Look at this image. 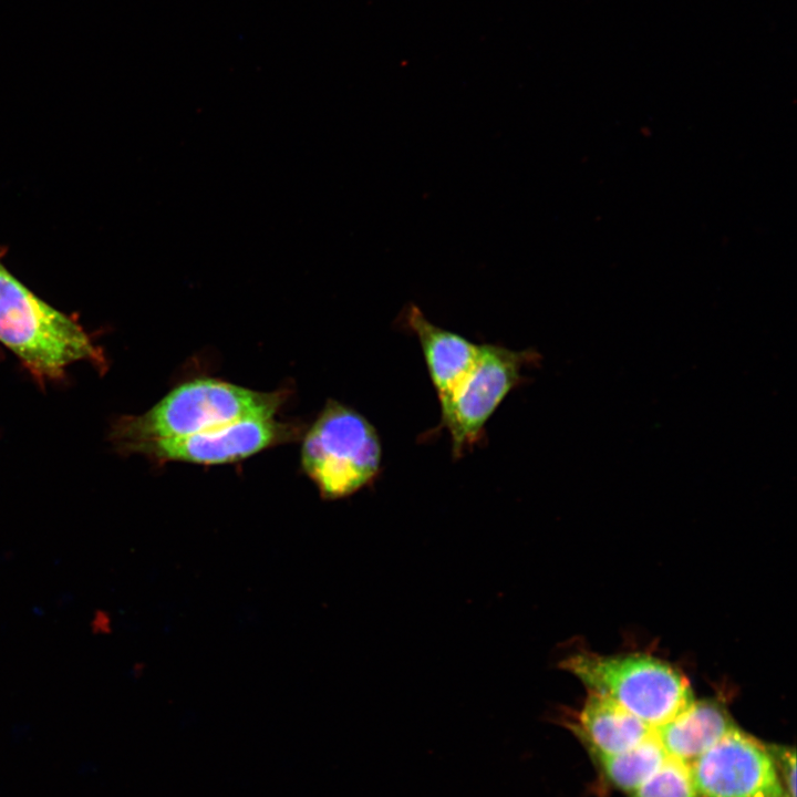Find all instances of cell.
I'll list each match as a JSON object with an SVG mask.
<instances>
[{
	"mask_svg": "<svg viewBox=\"0 0 797 797\" xmlns=\"http://www.w3.org/2000/svg\"><path fill=\"white\" fill-rule=\"evenodd\" d=\"M785 797H796V754L794 748L769 745Z\"/></svg>",
	"mask_w": 797,
	"mask_h": 797,
	"instance_id": "cell-13",
	"label": "cell"
},
{
	"mask_svg": "<svg viewBox=\"0 0 797 797\" xmlns=\"http://www.w3.org/2000/svg\"><path fill=\"white\" fill-rule=\"evenodd\" d=\"M382 445L374 426L355 410L329 400L303 438L301 465L321 496L338 499L372 484Z\"/></svg>",
	"mask_w": 797,
	"mask_h": 797,
	"instance_id": "cell-4",
	"label": "cell"
},
{
	"mask_svg": "<svg viewBox=\"0 0 797 797\" xmlns=\"http://www.w3.org/2000/svg\"><path fill=\"white\" fill-rule=\"evenodd\" d=\"M0 342L38 380L61 379L79 361L102 354L84 329L15 279L0 261Z\"/></svg>",
	"mask_w": 797,
	"mask_h": 797,
	"instance_id": "cell-2",
	"label": "cell"
},
{
	"mask_svg": "<svg viewBox=\"0 0 797 797\" xmlns=\"http://www.w3.org/2000/svg\"><path fill=\"white\" fill-rule=\"evenodd\" d=\"M403 320L420 342L442 407L473 368L479 344L432 323L415 304L404 310Z\"/></svg>",
	"mask_w": 797,
	"mask_h": 797,
	"instance_id": "cell-8",
	"label": "cell"
},
{
	"mask_svg": "<svg viewBox=\"0 0 797 797\" xmlns=\"http://www.w3.org/2000/svg\"><path fill=\"white\" fill-rule=\"evenodd\" d=\"M700 797H785L769 745L735 727L690 764Z\"/></svg>",
	"mask_w": 797,
	"mask_h": 797,
	"instance_id": "cell-6",
	"label": "cell"
},
{
	"mask_svg": "<svg viewBox=\"0 0 797 797\" xmlns=\"http://www.w3.org/2000/svg\"><path fill=\"white\" fill-rule=\"evenodd\" d=\"M108 619L106 615L102 612H96L92 622V629L99 633V632H105L107 627Z\"/></svg>",
	"mask_w": 797,
	"mask_h": 797,
	"instance_id": "cell-14",
	"label": "cell"
},
{
	"mask_svg": "<svg viewBox=\"0 0 797 797\" xmlns=\"http://www.w3.org/2000/svg\"><path fill=\"white\" fill-rule=\"evenodd\" d=\"M667 754L655 731L636 746L612 755H598L603 774L617 788L633 793L665 762Z\"/></svg>",
	"mask_w": 797,
	"mask_h": 797,
	"instance_id": "cell-11",
	"label": "cell"
},
{
	"mask_svg": "<svg viewBox=\"0 0 797 797\" xmlns=\"http://www.w3.org/2000/svg\"><path fill=\"white\" fill-rule=\"evenodd\" d=\"M298 433L294 425L279 422L275 417L248 418L188 436L145 443L137 446L133 453L155 460L227 464L289 442Z\"/></svg>",
	"mask_w": 797,
	"mask_h": 797,
	"instance_id": "cell-7",
	"label": "cell"
},
{
	"mask_svg": "<svg viewBox=\"0 0 797 797\" xmlns=\"http://www.w3.org/2000/svg\"><path fill=\"white\" fill-rule=\"evenodd\" d=\"M532 349L479 345L478 356L448 402L441 407L439 428L448 431L454 457L480 442L485 425L505 397L522 382V370L537 362Z\"/></svg>",
	"mask_w": 797,
	"mask_h": 797,
	"instance_id": "cell-5",
	"label": "cell"
},
{
	"mask_svg": "<svg viewBox=\"0 0 797 797\" xmlns=\"http://www.w3.org/2000/svg\"><path fill=\"white\" fill-rule=\"evenodd\" d=\"M632 795L633 797H700L692 779L690 765L670 756Z\"/></svg>",
	"mask_w": 797,
	"mask_h": 797,
	"instance_id": "cell-12",
	"label": "cell"
},
{
	"mask_svg": "<svg viewBox=\"0 0 797 797\" xmlns=\"http://www.w3.org/2000/svg\"><path fill=\"white\" fill-rule=\"evenodd\" d=\"M283 392H257L214 379L183 383L141 415L123 416L111 437L127 453L145 443L183 437L236 421L273 417Z\"/></svg>",
	"mask_w": 797,
	"mask_h": 797,
	"instance_id": "cell-1",
	"label": "cell"
},
{
	"mask_svg": "<svg viewBox=\"0 0 797 797\" xmlns=\"http://www.w3.org/2000/svg\"><path fill=\"white\" fill-rule=\"evenodd\" d=\"M563 718L565 724L597 755L625 752L643 742L654 729L615 702L591 691H588L580 711Z\"/></svg>",
	"mask_w": 797,
	"mask_h": 797,
	"instance_id": "cell-9",
	"label": "cell"
},
{
	"mask_svg": "<svg viewBox=\"0 0 797 797\" xmlns=\"http://www.w3.org/2000/svg\"><path fill=\"white\" fill-rule=\"evenodd\" d=\"M735 727L727 710L716 700H693L654 731L667 756L690 765Z\"/></svg>",
	"mask_w": 797,
	"mask_h": 797,
	"instance_id": "cell-10",
	"label": "cell"
},
{
	"mask_svg": "<svg viewBox=\"0 0 797 797\" xmlns=\"http://www.w3.org/2000/svg\"><path fill=\"white\" fill-rule=\"evenodd\" d=\"M559 666L588 691L610 698L652 728L672 720L693 701L687 679L648 654L578 652L565 658Z\"/></svg>",
	"mask_w": 797,
	"mask_h": 797,
	"instance_id": "cell-3",
	"label": "cell"
}]
</instances>
